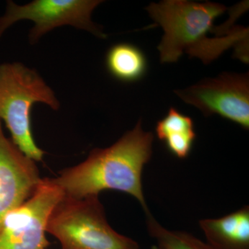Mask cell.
<instances>
[{
  "instance_id": "obj_7",
  "label": "cell",
  "mask_w": 249,
  "mask_h": 249,
  "mask_svg": "<svg viewBox=\"0 0 249 249\" xmlns=\"http://www.w3.org/2000/svg\"><path fill=\"white\" fill-rule=\"evenodd\" d=\"M175 93L206 116L217 114L249 128V73H224Z\"/></svg>"
},
{
  "instance_id": "obj_10",
  "label": "cell",
  "mask_w": 249,
  "mask_h": 249,
  "mask_svg": "<svg viewBox=\"0 0 249 249\" xmlns=\"http://www.w3.org/2000/svg\"><path fill=\"white\" fill-rule=\"evenodd\" d=\"M155 132L168 151L181 160L190 155L196 137L193 119L175 107L157 122Z\"/></svg>"
},
{
  "instance_id": "obj_12",
  "label": "cell",
  "mask_w": 249,
  "mask_h": 249,
  "mask_svg": "<svg viewBox=\"0 0 249 249\" xmlns=\"http://www.w3.org/2000/svg\"><path fill=\"white\" fill-rule=\"evenodd\" d=\"M145 217L147 232L160 249H214L188 232L170 231L162 227L151 213L145 214Z\"/></svg>"
},
{
  "instance_id": "obj_2",
  "label": "cell",
  "mask_w": 249,
  "mask_h": 249,
  "mask_svg": "<svg viewBox=\"0 0 249 249\" xmlns=\"http://www.w3.org/2000/svg\"><path fill=\"white\" fill-rule=\"evenodd\" d=\"M146 10L164 32L157 47L162 64L178 62L187 53L209 65L228 49L247 45L248 31L245 28L214 30L216 18L227 10L219 3L164 0L151 3Z\"/></svg>"
},
{
  "instance_id": "obj_8",
  "label": "cell",
  "mask_w": 249,
  "mask_h": 249,
  "mask_svg": "<svg viewBox=\"0 0 249 249\" xmlns=\"http://www.w3.org/2000/svg\"><path fill=\"white\" fill-rule=\"evenodd\" d=\"M41 179L36 161L6 137L0 121V228L6 214L32 196Z\"/></svg>"
},
{
  "instance_id": "obj_13",
  "label": "cell",
  "mask_w": 249,
  "mask_h": 249,
  "mask_svg": "<svg viewBox=\"0 0 249 249\" xmlns=\"http://www.w3.org/2000/svg\"><path fill=\"white\" fill-rule=\"evenodd\" d=\"M151 249H159L158 247H157V246L155 245L152 247Z\"/></svg>"
},
{
  "instance_id": "obj_9",
  "label": "cell",
  "mask_w": 249,
  "mask_h": 249,
  "mask_svg": "<svg viewBox=\"0 0 249 249\" xmlns=\"http://www.w3.org/2000/svg\"><path fill=\"white\" fill-rule=\"evenodd\" d=\"M207 242L214 249H249V207L217 218L199 221Z\"/></svg>"
},
{
  "instance_id": "obj_11",
  "label": "cell",
  "mask_w": 249,
  "mask_h": 249,
  "mask_svg": "<svg viewBox=\"0 0 249 249\" xmlns=\"http://www.w3.org/2000/svg\"><path fill=\"white\" fill-rule=\"evenodd\" d=\"M107 71L123 83H134L146 74L147 61L143 52L132 44L119 43L108 50L106 56Z\"/></svg>"
},
{
  "instance_id": "obj_3",
  "label": "cell",
  "mask_w": 249,
  "mask_h": 249,
  "mask_svg": "<svg viewBox=\"0 0 249 249\" xmlns=\"http://www.w3.org/2000/svg\"><path fill=\"white\" fill-rule=\"evenodd\" d=\"M40 103L55 111L60 106L53 90L36 70L19 62L0 65V121L15 145L36 162L45 154L36 144L31 129V109Z\"/></svg>"
},
{
  "instance_id": "obj_5",
  "label": "cell",
  "mask_w": 249,
  "mask_h": 249,
  "mask_svg": "<svg viewBox=\"0 0 249 249\" xmlns=\"http://www.w3.org/2000/svg\"><path fill=\"white\" fill-rule=\"evenodd\" d=\"M102 2L100 0H34L18 5L8 1L6 12L0 17V37L15 23L30 20L34 23L29 35L32 45L49 31L62 26H71L106 38V34L91 19L93 10Z\"/></svg>"
},
{
  "instance_id": "obj_6",
  "label": "cell",
  "mask_w": 249,
  "mask_h": 249,
  "mask_svg": "<svg viewBox=\"0 0 249 249\" xmlns=\"http://www.w3.org/2000/svg\"><path fill=\"white\" fill-rule=\"evenodd\" d=\"M64 196L52 178H44L32 196L6 214L0 228V249H47L49 218Z\"/></svg>"
},
{
  "instance_id": "obj_4",
  "label": "cell",
  "mask_w": 249,
  "mask_h": 249,
  "mask_svg": "<svg viewBox=\"0 0 249 249\" xmlns=\"http://www.w3.org/2000/svg\"><path fill=\"white\" fill-rule=\"evenodd\" d=\"M47 232L61 249H139L135 240L111 227L98 196H64L50 214Z\"/></svg>"
},
{
  "instance_id": "obj_1",
  "label": "cell",
  "mask_w": 249,
  "mask_h": 249,
  "mask_svg": "<svg viewBox=\"0 0 249 249\" xmlns=\"http://www.w3.org/2000/svg\"><path fill=\"white\" fill-rule=\"evenodd\" d=\"M153 142V134L144 131L139 120L115 143L93 149L84 161L61 170L52 179L68 197L98 196L106 190L127 193L139 201L145 214L149 213L142 174L151 159Z\"/></svg>"
}]
</instances>
